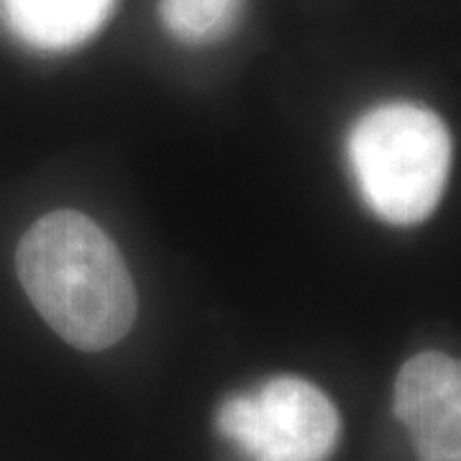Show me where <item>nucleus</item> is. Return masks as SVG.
Wrapping results in <instances>:
<instances>
[{"mask_svg": "<svg viewBox=\"0 0 461 461\" xmlns=\"http://www.w3.org/2000/svg\"><path fill=\"white\" fill-rule=\"evenodd\" d=\"M23 293L59 339L83 351L115 346L136 321V287L111 236L77 211H54L16 249Z\"/></svg>", "mask_w": 461, "mask_h": 461, "instance_id": "1", "label": "nucleus"}, {"mask_svg": "<svg viewBox=\"0 0 461 461\" xmlns=\"http://www.w3.org/2000/svg\"><path fill=\"white\" fill-rule=\"evenodd\" d=\"M346 157L372 213L390 226H418L444 198L454 144L441 115L393 100L357 118Z\"/></svg>", "mask_w": 461, "mask_h": 461, "instance_id": "2", "label": "nucleus"}, {"mask_svg": "<svg viewBox=\"0 0 461 461\" xmlns=\"http://www.w3.org/2000/svg\"><path fill=\"white\" fill-rule=\"evenodd\" d=\"M215 423L247 461H329L341 436L330 397L293 375L230 395L218 408Z\"/></svg>", "mask_w": 461, "mask_h": 461, "instance_id": "3", "label": "nucleus"}, {"mask_svg": "<svg viewBox=\"0 0 461 461\" xmlns=\"http://www.w3.org/2000/svg\"><path fill=\"white\" fill-rule=\"evenodd\" d=\"M393 405L418 461H461V359L441 351L411 357L397 372Z\"/></svg>", "mask_w": 461, "mask_h": 461, "instance_id": "4", "label": "nucleus"}, {"mask_svg": "<svg viewBox=\"0 0 461 461\" xmlns=\"http://www.w3.org/2000/svg\"><path fill=\"white\" fill-rule=\"evenodd\" d=\"M115 0H0L11 32L44 51L75 50L111 18Z\"/></svg>", "mask_w": 461, "mask_h": 461, "instance_id": "5", "label": "nucleus"}, {"mask_svg": "<svg viewBox=\"0 0 461 461\" xmlns=\"http://www.w3.org/2000/svg\"><path fill=\"white\" fill-rule=\"evenodd\" d=\"M244 0H159V18L180 44L205 47L229 36Z\"/></svg>", "mask_w": 461, "mask_h": 461, "instance_id": "6", "label": "nucleus"}]
</instances>
